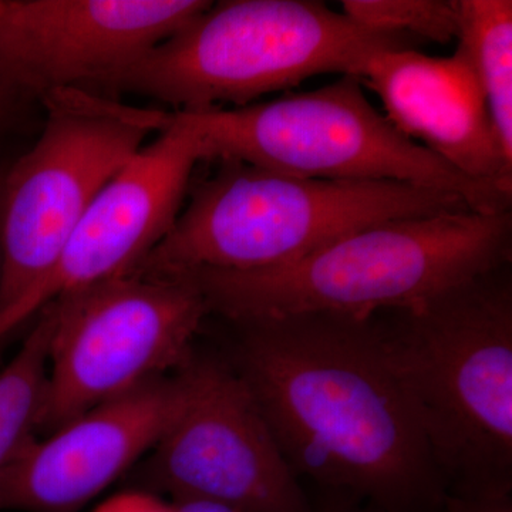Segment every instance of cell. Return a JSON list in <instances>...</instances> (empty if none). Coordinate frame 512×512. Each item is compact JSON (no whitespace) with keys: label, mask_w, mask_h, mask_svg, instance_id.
I'll use <instances>...</instances> for the list:
<instances>
[{"label":"cell","mask_w":512,"mask_h":512,"mask_svg":"<svg viewBox=\"0 0 512 512\" xmlns=\"http://www.w3.org/2000/svg\"><path fill=\"white\" fill-rule=\"evenodd\" d=\"M235 370L301 480L380 512H440L447 493L384 345L379 315L235 323Z\"/></svg>","instance_id":"6da1fadb"},{"label":"cell","mask_w":512,"mask_h":512,"mask_svg":"<svg viewBox=\"0 0 512 512\" xmlns=\"http://www.w3.org/2000/svg\"><path fill=\"white\" fill-rule=\"evenodd\" d=\"M377 315L447 497L511 495V265Z\"/></svg>","instance_id":"7a4b0ae2"},{"label":"cell","mask_w":512,"mask_h":512,"mask_svg":"<svg viewBox=\"0 0 512 512\" xmlns=\"http://www.w3.org/2000/svg\"><path fill=\"white\" fill-rule=\"evenodd\" d=\"M511 261L512 211L463 210L380 222L292 264L175 275L198 289L208 312L234 323L301 313L370 318L413 308Z\"/></svg>","instance_id":"3957f363"},{"label":"cell","mask_w":512,"mask_h":512,"mask_svg":"<svg viewBox=\"0 0 512 512\" xmlns=\"http://www.w3.org/2000/svg\"><path fill=\"white\" fill-rule=\"evenodd\" d=\"M419 45L406 33L369 28L322 2L224 0L94 93L138 94L171 111L244 107L318 74L359 79L373 56Z\"/></svg>","instance_id":"277c9868"},{"label":"cell","mask_w":512,"mask_h":512,"mask_svg":"<svg viewBox=\"0 0 512 512\" xmlns=\"http://www.w3.org/2000/svg\"><path fill=\"white\" fill-rule=\"evenodd\" d=\"M167 237L133 274L256 271L292 264L380 222L471 210L463 198L396 181H328L211 161ZM474 211V210H473Z\"/></svg>","instance_id":"5b68a950"},{"label":"cell","mask_w":512,"mask_h":512,"mask_svg":"<svg viewBox=\"0 0 512 512\" xmlns=\"http://www.w3.org/2000/svg\"><path fill=\"white\" fill-rule=\"evenodd\" d=\"M202 161L238 160L313 180L396 181L448 192L478 212L511 211L512 192L478 183L404 136L355 76L231 109L170 111Z\"/></svg>","instance_id":"8992f818"},{"label":"cell","mask_w":512,"mask_h":512,"mask_svg":"<svg viewBox=\"0 0 512 512\" xmlns=\"http://www.w3.org/2000/svg\"><path fill=\"white\" fill-rule=\"evenodd\" d=\"M40 100L42 134L3 174L0 313L49 271L94 198L163 128L164 111L89 90Z\"/></svg>","instance_id":"52a82bcc"},{"label":"cell","mask_w":512,"mask_h":512,"mask_svg":"<svg viewBox=\"0 0 512 512\" xmlns=\"http://www.w3.org/2000/svg\"><path fill=\"white\" fill-rule=\"evenodd\" d=\"M50 320L49 366L40 430L64 423L153 380L178 372L210 315L180 275L130 274L60 296Z\"/></svg>","instance_id":"ba28073f"},{"label":"cell","mask_w":512,"mask_h":512,"mask_svg":"<svg viewBox=\"0 0 512 512\" xmlns=\"http://www.w3.org/2000/svg\"><path fill=\"white\" fill-rule=\"evenodd\" d=\"M175 377L177 404L144 470L150 491L235 512H311L234 366L194 355Z\"/></svg>","instance_id":"9c48e42d"},{"label":"cell","mask_w":512,"mask_h":512,"mask_svg":"<svg viewBox=\"0 0 512 512\" xmlns=\"http://www.w3.org/2000/svg\"><path fill=\"white\" fill-rule=\"evenodd\" d=\"M200 161L198 137L165 111L160 133L94 198L55 264L0 313V342L60 296L133 274L173 228Z\"/></svg>","instance_id":"30bf717a"},{"label":"cell","mask_w":512,"mask_h":512,"mask_svg":"<svg viewBox=\"0 0 512 512\" xmlns=\"http://www.w3.org/2000/svg\"><path fill=\"white\" fill-rule=\"evenodd\" d=\"M207 0H8L0 62L29 97L94 92L195 16Z\"/></svg>","instance_id":"8fae6325"},{"label":"cell","mask_w":512,"mask_h":512,"mask_svg":"<svg viewBox=\"0 0 512 512\" xmlns=\"http://www.w3.org/2000/svg\"><path fill=\"white\" fill-rule=\"evenodd\" d=\"M177 399L174 373L35 437L0 473V511L79 512L153 450Z\"/></svg>","instance_id":"7c38bea8"},{"label":"cell","mask_w":512,"mask_h":512,"mask_svg":"<svg viewBox=\"0 0 512 512\" xmlns=\"http://www.w3.org/2000/svg\"><path fill=\"white\" fill-rule=\"evenodd\" d=\"M359 79L379 96L384 116L404 136L471 180L512 192V163L463 47L448 57L387 50L367 62Z\"/></svg>","instance_id":"4fadbf2b"},{"label":"cell","mask_w":512,"mask_h":512,"mask_svg":"<svg viewBox=\"0 0 512 512\" xmlns=\"http://www.w3.org/2000/svg\"><path fill=\"white\" fill-rule=\"evenodd\" d=\"M457 45L466 50L495 133L512 163V2L458 0Z\"/></svg>","instance_id":"5bb4252c"},{"label":"cell","mask_w":512,"mask_h":512,"mask_svg":"<svg viewBox=\"0 0 512 512\" xmlns=\"http://www.w3.org/2000/svg\"><path fill=\"white\" fill-rule=\"evenodd\" d=\"M50 320L45 311L0 369V473L36 437L45 409Z\"/></svg>","instance_id":"9a60e30c"},{"label":"cell","mask_w":512,"mask_h":512,"mask_svg":"<svg viewBox=\"0 0 512 512\" xmlns=\"http://www.w3.org/2000/svg\"><path fill=\"white\" fill-rule=\"evenodd\" d=\"M343 12L369 28L406 33L441 45L457 39V2L448 0H345Z\"/></svg>","instance_id":"2e32d148"},{"label":"cell","mask_w":512,"mask_h":512,"mask_svg":"<svg viewBox=\"0 0 512 512\" xmlns=\"http://www.w3.org/2000/svg\"><path fill=\"white\" fill-rule=\"evenodd\" d=\"M94 512H175V507L151 491L130 490L107 498Z\"/></svg>","instance_id":"e0dca14e"},{"label":"cell","mask_w":512,"mask_h":512,"mask_svg":"<svg viewBox=\"0 0 512 512\" xmlns=\"http://www.w3.org/2000/svg\"><path fill=\"white\" fill-rule=\"evenodd\" d=\"M29 97L13 82L0 62V138L5 136L18 119L19 109L23 100Z\"/></svg>","instance_id":"ac0fdd59"},{"label":"cell","mask_w":512,"mask_h":512,"mask_svg":"<svg viewBox=\"0 0 512 512\" xmlns=\"http://www.w3.org/2000/svg\"><path fill=\"white\" fill-rule=\"evenodd\" d=\"M440 512H512L511 495L507 497H447Z\"/></svg>","instance_id":"d6986e66"},{"label":"cell","mask_w":512,"mask_h":512,"mask_svg":"<svg viewBox=\"0 0 512 512\" xmlns=\"http://www.w3.org/2000/svg\"><path fill=\"white\" fill-rule=\"evenodd\" d=\"M311 512H380L376 508L370 507L362 501L348 497V495L338 493H325L322 495L315 505H312Z\"/></svg>","instance_id":"ffe728a7"},{"label":"cell","mask_w":512,"mask_h":512,"mask_svg":"<svg viewBox=\"0 0 512 512\" xmlns=\"http://www.w3.org/2000/svg\"><path fill=\"white\" fill-rule=\"evenodd\" d=\"M175 512H235L224 505L201 500L173 501Z\"/></svg>","instance_id":"44dd1931"},{"label":"cell","mask_w":512,"mask_h":512,"mask_svg":"<svg viewBox=\"0 0 512 512\" xmlns=\"http://www.w3.org/2000/svg\"><path fill=\"white\" fill-rule=\"evenodd\" d=\"M6 6H8V0H0V18H2L3 13H5Z\"/></svg>","instance_id":"7402d4cb"}]
</instances>
